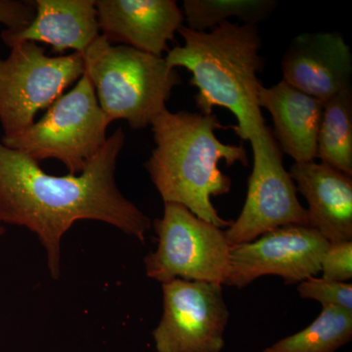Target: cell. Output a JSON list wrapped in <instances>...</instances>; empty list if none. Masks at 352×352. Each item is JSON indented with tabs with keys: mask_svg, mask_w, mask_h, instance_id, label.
<instances>
[{
	"mask_svg": "<svg viewBox=\"0 0 352 352\" xmlns=\"http://www.w3.org/2000/svg\"><path fill=\"white\" fill-rule=\"evenodd\" d=\"M126 135L118 127L82 173L48 175L38 162L0 140V223L25 227L43 245L58 280L61 242L78 220H96L145 243L151 220L118 188L116 168Z\"/></svg>",
	"mask_w": 352,
	"mask_h": 352,
	"instance_id": "1",
	"label": "cell"
},
{
	"mask_svg": "<svg viewBox=\"0 0 352 352\" xmlns=\"http://www.w3.org/2000/svg\"><path fill=\"white\" fill-rule=\"evenodd\" d=\"M222 129L227 127L214 113H171L164 109L151 122L156 147L145 168L164 204L182 205L223 229L232 221L220 217L212 197L228 194L232 180L219 170V162L224 160L227 166H249V159L244 146L219 140L215 131Z\"/></svg>",
	"mask_w": 352,
	"mask_h": 352,
	"instance_id": "2",
	"label": "cell"
},
{
	"mask_svg": "<svg viewBox=\"0 0 352 352\" xmlns=\"http://www.w3.org/2000/svg\"><path fill=\"white\" fill-rule=\"evenodd\" d=\"M177 32L184 44L168 51L166 65L171 69L182 67L192 74L190 83L198 88L195 101L201 113L227 109L238 122L231 129L248 141L252 126L265 124L258 103V74L263 72L264 59L259 54L258 27L229 21L210 32L182 25Z\"/></svg>",
	"mask_w": 352,
	"mask_h": 352,
	"instance_id": "3",
	"label": "cell"
},
{
	"mask_svg": "<svg viewBox=\"0 0 352 352\" xmlns=\"http://www.w3.org/2000/svg\"><path fill=\"white\" fill-rule=\"evenodd\" d=\"M85 75L94 85L108 124L126 120L132 129L151 126L182 78L164 57L126 45H115L100 36L82 54Z\"/></svg>",
	"mask_w": 352,
	"mask_h": 352,
	"instance_id": "4",
	"label": "cell"
},
{
	"mask_svg": "<svg viewBox=\"0 0 352 352\" xmlns=\"http://www.w3.org/2000/svg\"><path fill=\"white\" fill-rule=\"evenodd\" d=\"M108 126L94 85L83 75L75 87L59 97L38 122L17 135L3 136L1 142L38 163L57 160L69 175H78L105 145Z\"/></svg>",
	"mask_w": 352,
	"mask_h": 352,
	"instance_id": "5",
	"label": "cell"
},
{
	"mask_svg": "<svg viewBox=\"0 0 352 352\" xmlns=\"http://www.w3.org/2000/svg\"><path fill=\"white\" fill-rule=\"evenodd\" d=\"M82 54L50 57L32 41L11 47L0 58V124L4 138L17 135L34 124L36 113L50 108L85 75Z\"/></svg>",
	"mask_w": 352,
	"mask_h": 352,
	"instance_id": "6",
	"label": "cell"
},
{
	"mask_svg": "<svg viewBox=\"0 0 352 352\" xmlns=\"http://www.w3.org/2000/svg\"><path fill=\"white\" fill-rule=\"evenodd\" d=\"M154 228L157 249L144 258L148 277L162 284L183 279L223 286L231 249L226 230L170 203L164 204Z\"/></svg>",
	"mask_w": 352,
	"mask_h": 352,
	"instance_id": "7",
	"label": "cell"
},
{
	"mask_svg": "<svg viewBox=\"0 0 352 352\" xmlns=\"http://www.w3.org/2000/svg\"><path fill=\"white\" fill-rule=\"evenodd\" d=\"M254 154V168L248 179L242 212L226 230L232 245L258 239L280 227L308 226L307 210L283 164V154L266 124L252 126L248 136Z\"/></svg>",
	"mask_w": 352,
	"mask_h": 352,
	"instance_id": "8",
	"label": "cell"
},
{
	"mask_svg": "<svg viewBox=\"0 0 352 352\" xmlns=\"http://www.w3.org/2000/svg\"><path fill=\"white\" fill-rule=\"evenodd\" d=\"M164 312L153 332L157 352H221L228 324L222 285L175 279L162 284Z\"/></svg>",
	"mask_w": 352,
	"mask_h": 352,
	"instance_id": "9",
	"label": "cell"
},
{
	"mask_svg": "<svg viewBox=\"0 0 352 352\" xmlns=\"http://www.w3.org/2000/svg\"><path fill=\"white\" fill-rule=\"evenodd\" d=\"M328 247V241L311 227H280L252 242L231 247L224 285L242 289L265 275H277L288 284L300 283L321 272Z\"/></svg>",
	"mask_w": 352,
	"mask_h": 352,
	"instance_id": "10",
	"label": "cell"
},
{
	"mask_svg": "<svg viewBox=\"0 0 352 352\" xmlns=\"http://www.w3.org/2000/svg\"><path fill=\"white\" fill-rule=\"evenodd\" d=\"M281 66L285 82L323 102L351 88V47L340 34H298Z\"/></svg>",
	"mask_w": 352,
	"mask_h": 352,
	"instance_id": "11",
	"label": "cell"
},
{
	"mask_svg": "<svg viewBox=\"0 0 352 352\" xmlns=\"http://www.w3.org/2000/svg\"><path fill=\"white\" fill-rule=\"evenodd\" d=\"M99 28L110 43L163 57L184 22L175 0H95Z\"/></svg>",
	"mask_w": 352,
	"mask_h": 352,
	"instance_id": "12",
	"label": "cell"
},
{
	"mask_svg": "<svg viewBox=\"0 0 352 352\" xmlns=\"http://www.w3.org/2000/svg\"><path fill=\"white\" fill-rule=\"evenodd\" d=\"M289 173L307 201L308 226L329 243L352 241V176L315 161L294 163Z\"/></svg>",
	"mask_w": 352,
	"mask_h": 352,
	"instance_id": "13",
	"label": "cell"
},
{
	"mask_svg": "<svg viewBox=\"0 0 352 352\" xmlns=\"http://www.w3.org/2000/svg\"><path fill=\"white\" fill-rule=\"evenodd\" d=\"M36 15L29 25L6 29L1 39L9 47L32 41L45 43L53 52L83 53L100 36L95 0H34Z\"/></svg>",
	"mask_w": 352,
	"mask_h": 352,
	"instance_id": "14",
	"label": "cell"
},
{
	"mask_svg": "<svg viewBox=\"0 0 352 352\" xmlns=\"http://www.w3.org/2000/svg\"><path fill=\"white\" fill-rule=\"evenodd\" d=\"M259 107L270 113L275 140L295 163L317 159V139L324 102L282 80L271 87L261 85Z\"/></svg>",
	"mask_w": 352,
	"mask_h": 352,
	"instance_id": "15",
	"label": "cell"
},
{
	"mask_svg": "<svg viewBox=\"0 0 352 352\" xmlns=\"http://www.w3.org/2000/svg\"><path fill=\"white\" fill-rule=\"evenodd\" d=\"M317 157L322 163L352 176L351 88L324 101Z\"/></svg>",
	"mask_w": 352,
	"mask_h": 352,
	"instance_id": "16",
	"label": "cell"
},
{
	"mask_svg": "<svg viewBox=\"0 0 352 352\" xmlns=\"http://www.w3.org/2000/svg\"><path fill=\"white\" fill-rule=\"evenodd\" d=\"M352 339V311L323 305L320 315L300 332L278 340L263 352H336Z\"/></svg>",
	"mask_w": 352,
	"mask_h": 352,
	"instance_id": "17",
	"label": "cell"
},
{
	"mask_svg": "<svg viewBox=\"0 0 352 352\" xmlns=\"http://www.w3.org/2000/svg\"><path fill=\"white\" fill-rule=\"evenodd\" d=\"M274 0H184L182 13L192 31L210 32L230 18L256 25L276 8Z\"/></svg>",
	"mask_w": 352,
	"mask_h": 352,
	"instance_id": "18",
	"label": "cell"
},
{
	"mask_svg": "<svg viewBox=\"0 0 352 352\" xmlns=\"http://www.w3.org/2000/svg\"><path fill=\"white\" fill-rule=\"evenodd\" d=\"M300 298L317 300L323 305H333L352 311V284L311 277L298 286Z\"/></svg>",
	"mask_w": 352,
	"mask_h": 352,
	"instance_id": "19",
	"label": "cell"
},
{
	"mask_svg": "<svg viewBox=\"0 0 352 352\" xmlns=\"http://www.w3.org/2000/svg\"><path fill=\"white\" fill-rule=\"evenodd\" d=\"M324 279L347 282L352 279V241L329 243L321 261Z\"/></svg>",
	"mask_w": 352,
	"mask_h": 352,
	"instance_id": "20",
	"label": "cell"
},
{
	"mask_svg": "<svg viewBox=\"0 0 352 352\" xmlns=\"http://www.w3.org/2000/svg\"><path fill=\"white\" fill-rule=\"evenodd\" d=\"M36 15L34 1L0 0V24L6 29H19L29 25Z\"/></svg>",
	"mask_w": 352,
	"mask_h": 352,
	"instance_id": "21",
	"label": "cell"
},
{
	"mask_svg": "<svg viewBox=\"0 0 352 352\" xmlns=\"http://www.w3.org/2000/svg\"><path fill=\"white\" fill-rule=\"evenodd\" d=\"M4 231H6V229H4V227L0 226V236H1L2 234L4 233Z\"/></svg>",
	"mask_w": 352,
	"mask_h": 352,
	"instance_id": "22",
	"label": "cell"
}]
</instances>
